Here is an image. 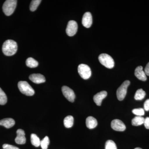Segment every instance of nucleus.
I'll list each match as a JSON object with an SVG mask.
<instances>
[{"mask_svg": "<svg viewBox=\"0 0 149 149\" xmlns=\"http://www.w3.org/2000/svg\"><path fill=\"white\" fill-rule=\"evenodd\" d=\"M17 50V44L14 40H6L3 44V52L6 56L13 55L16 53Z\"/></svg>", "mask_w": 149, "mask_h": 149, "instance_id": "f257e3e1", "label": "nucleus"}, {"mask_svg": "<svg viewBox=\"0 0 149 149\" xmlns=\"http://www.w3.org/2000/svg\"><path fill=\"white\" fill-rule=\"evenodd\" d=\"M17 1L7 0L4 3L3 6V10L7 16H10L13 13L16 7Z\"/></svg>", "mask_w": 149, "mask_h": 149, "instance_id": "f03ea898", "label": "nucleus"}, {"mask_svg": "<svg viewBox=\"0 0 149 149\" xmlns=\"http://www.w3.org/2000/svg\"><path fill=\"white\" fill-rule=\"evenodd\" d=\"M19 91L22 94L27 96H33L35 94V91L26 81H19L18 83Z\"/></svg>", "mask_w": 149, "mask_h": 149, "instance_id": "7ed1b4c3", "label": "nucleus"}, {"mask_svg": "<svg viewBox=\"0 0 149 149\" xmlns=\"http://www.w3.org/2000/svg\"><path fill=\"white\" fill-rule=\"evenodd\" d=\"M99 60L102 65L107 68L111 69L114 66V60L107 54H101L99 56Z\"/></svg>", "mask_w": 149, "mask_h": 149, "instance_id": "20e7f679", "label": "nucleus"}, {"mask_svg": "<svg viewBox=\"0 0 149 149\" xmlns=\"http://www.w3.org/2000/svg\"><path fill=\"white\" fill-rule=\"evenodd\" d=\"M130 84V81L125 80L117 89L116 95L119 101H122L125 98L127 93V89Z\"/></svg>", "mask_w": 149, "mask_h": 149, "instance_id": "39448f33", "label": "nucleus"}, {"mask_svg": "<svg viewBox=\"0 0 149 149\" xmlns=\"http://www.w3.org/2000/svg\"><path fill=\"white\" fill-rule=\"evenodd\" d=\"M78 72L80 76L85 80H87L91 77L92 72L90 67L87 65L81 64L78 67Z\"/></svg>", "mask_w": 149, "mask_h": 149, "instance_id": "423d86ee", "label": "nucleus"}, {"mask_svg": "<svg viewBox=\"0 0 149 149\" xmlns=\"http://www.w3.org/2000/svg\"><path fill=\"white\" fill-rule=\"evenodd\" d=\"M78 26L76 22L70 20L68 22L66 29L67 34L70 37L74 36L77 33Z\"/></svg>", "mask_w": 149, "mask_h": 149, "instance_id": "0eeeda50", "label": "nucleus"}, {"mask_svg": "<svg viewBox=\"0 0 149 149\" xmlns=\"http://www.w3.org/2000/svg\"><path fill=\"white\" fill-rule=\"evenodd\" d=\"M62 92L64 97L69 102H73L75 98V95L74 91L69 87L66 86H63L62 88Z\"/></svg>", "mask_w": 149, "mask_h": 149, "instance_id": "6e6552de", "label": "nucleus"}, {"mask_svg": "<svg viewBox=\"0 0 149 149\" xmlns=\"http://www.w3.org/2000/svg\"><path fill=\"white\" fill-rule=\"evenodd\" d=\"M111 127L113 129L118 131H123L126 129L125 124L119 119L113 120L111 123Z\"/></svg>", "mask_w": 149, "mask_h": 149, "instance_id": "1a4fd4ad", "label": "nucleus"}, {"mask_svg": "<svg viewBox=\"0 0 149 149\" xmlns=\"http://www.w3.org/2000/svg\"><path fill=\"white\" fill-rule=\"evenodd\" d=\"M93 23V18L91 13L86 12L83 15L82 19V24L86 28L91 27Z\"/></svg>", "mask_w": 149, "mask_h": 149, "instance_id": "9d476101", "label": "nucleus"}, {"mask_svg": "<svg viewBox=\"0 0 149 149\" xmlns=\"http://www.w3.org/2000/svg\"><path fill=\"white\" fill-rule=\"evenodd\" d=\"M17 136L15 139V143L19 145L25 144L26 143V139L24 130L21 129H18L17 131Z\"/></svg>", "mask_w": 149, "mask_h": 149, "instance_id": "9b49d317", "label": "nucleus"}, {"mask_svg": "<svg viewBox=\"0 0 149 149\" xmlns=\"http://www.w3.org/2000/svg\"><path fill=\"white\" fill-rule=\"evenodd\" d=\"M29 80L36 84L45 83L46 81L45 77L41 74H32L29 76Z\"/></svg>", "mask_w": 149, "mask_h": 149, "instance_id": "f8f14e48", "label": "nucleus"}, {"mask_svg": "<svg viewBox=\"0 0 149 149\" xmlns=\"http://www.w3.org/2000/svg\"><path fill=\"white\" fill-rule=\"evenodd\" d=\"M107 95L106 91H102L97 93L93 97V100L97 106L101 105L102 101Z\"/></svg>", "mask_w": 149, "mask_h": 149, "instance_id": "ddd939ff", "label": "nucleus"}, {"mask_svg": "<svg viewBox=\"0 0 149 149\" xmlns=\"http://www.w3.org/2000/svg\"><path fill=\"white\" fill-rule=\"evenodd\" d=\"M135 75L139 80L143 81H146L147 80L146 75L143 70V67L142 66L136 68L135 71Z\"/></svg>", "mask_w": 149, "mask_h": 149, "instance_id": "4468645a", "label": "nucleus"}, {"mask_svg": "<svg viewBox=\"0 0 149 149\" xmlns=\"http://www.w3.org/2000/svg\"><path fill=\"white\" fill-rule=\"evenodd\" d=\"M15 124V121L12 118H6L0 120V125L7 128L12 127Z\"/></svg>", "mask_w": 149, "mask_h": 149, "instance_id": "2eb2a0df", "label": "nucleus"}, {"mask_svg": "<svg viewBox=\"0 0 149 149\" xmlns=\"http://www.w3.org/2000/svg\"><path fill=\"white\" fill-rule=\"evenodd\" d=\"M86 124L89 129H93L97 125V119L93 116H89L86 118Z\"/></svg>", "mask_w": 149, "mask_h": 149, "instance_id": "dca6fc26", "label": "nucleus"}, {"mask_svg": "<svg viewBox=\"0 0 149 149\" xmlns=\"http://www.w3.org/2000/svg\"><path fill=\"white\" fill-rule=\"evenodd\" d=\"M74 118L72 116H68L64 118V125L67 128H70L72 127L73 125Z\"/></svg>", "mask_w": 149, "mask_h": 149, "instance_id": "f3484780", "label": "nucleus"}, {"mask_svg": "<svg viewBox=\"0 0 149 149\" xmlns=\"http://www.w3.org/2000/svg\"><path fill=\"white\" fill-rule=\"evenodd\" d=\"M145 118L141 116H136L132 120V125L134 126H139L144 124Z\"/></svg>", "mask_w": 149, "mask_h": 149, "instance_id": "a211bd4d", "label": "nucleus"}, {"mask_svg": "<svg viewBox=\"0 0 149 149\" xmlns=\"http://www.w3.org/2000/svg\"><path fill=\"white\" fill-rule=\"evenodd\" d=\"M26 64L28 67L30 68H35L38 66L39 63L37 61L35 60V59L29 57L26 60Z\"/></svg>", "mask_w": 149, "mask_h": 149, "instance_id": "6ab92c4d", "label": "nucleus"}, {"mask_svg": "<svg viewBox=\"0 0 149 149\" xmlns=\"http://www.w3.org/2000/svg\"><path fill=\"white\" fill-rule=\"evenodd\" d=\"M146 95V92L143 89H139L136 91L134 98L136 100H141L144 98Z\"/></svg>", "mask_w": 149, "mask_h": 149, "instance_id": "aec40b11", "label": "nucleus"}, {"mask_svg": "<svg viewBox=\"0 0 149 149\" xmlns=\"http://www.w3.org/2000/svg\"><path fill=\"white\" fill-rule=\"evenodd\" d=\"M31 141L32 145L36 147H38L40 146V138L36 134H32L31 135Z\"/></svg>", "mask_w": 149, "mask_h": 149, "instance_id": "412c9836", "label": "nucleus"}, {"mask_svg": "<svg viewBox=\"0 0 149 149\" xmlns=\"http://www.w3.org/2000/svg\"><path fill=\"white\" fill-rule=\"evenodd\" d=\"M7 102V97L5 93L0 88V105L5 104Z\"/></svg>", "mask_w": 149, "mask_h": 149, "instance_id": "4be33fe9", "label": "nucleus"}, {"mask_svg": "<svg viewBox=\"0 0 149 149\" xmlns=\"http://www.w3.org/2000/svg\"><path fill=\"white\" fill-rule=\"evenodd\" d=\"M41 1H41V0H33V1H32L31 4H30V7H29L30 10L31 11H35V10H37V7L40 4Z\"/></svg>", "mask_w": 149, "mask_h": 149, "instance_id": "5701e85b", "label": "nucleus"}, {"mask_svg": "<svg viewBox=\"0 0 149 149\" xmlns=\"http://www.w3.org/2000/svg\"><path fill=\"white\" fill-rule=\"evenodd\" d=\"M49 143L50 141L49 137L48 136H46L42 141H41L40 146L42 149H47Z\"/></svg>", "mask_w": 149, "mask_h": 149, "instance_id": "b1692460", "label": "nucleus"}, {"mask_svg": "<svg viewBox=\"0 0 149 149\" xmlns=\"http://www.w3.org/2000/svg\"><path fill=\"white\" fill-rule=\"evenodd\" d=\"M105 149H117L116 144L114 141L112 140H108L105 144Z\"/></svg>", "mask_w": 149, "mask_h": 149, "instance_id": "393cba45", "label": "nucleus"}, {"mask_svg": "<svg viewBox=\"0 0 149 149\" xmlns=\"http://www.w3.org/2000/svg\"><path fill=\"white\" fill-rule=\"evenodd\" d=\"M132 112L133 114L136 115L137 116H143L145 114L144 109L143 108L135 109L133 110Z\"/></svg>", "mask_w": 149, "mask_h": 149, "instance_id": "a878e982", "label": "nucleus"}, {"mask_svg": "<svg viewBox=\"0 0 149 149\" xmlns=\"http://www.w3.org/2000/svg\"><path fill=\"white\" fill-rule=\"evenodd\" d=\"M3 149H19L17 147L7 144L3 145Z\"/></svg>", "mask_w": 149, "mask_h": 149, "instance_id": "bb28decb", "label": "nucleus"}, {"mask_svg": "<svg viewBox=\"0 0 149 149\" xmlns=\"http://www.w3.org/2000/svg\"><path fill=\"white\" fill-rule=\"evenodd\" d=\"M144 108L145 110L146 111H149V99H148L146 101L144 104Z\"/></svg>", "mask_w": 149, "mask_h": 149, "instance_id": "cd10ccee", "label": "nucleus"}, {"mask_svg": "<svg viewBox=\"0 0 149 149\" xmlns=\"http://www.w3.org/2000/svg\"><path fill=\"white\" fill-rule=\"evenodd\" d=\"M144 125L147 129H149V117H148L145 118L144 122Z\"/></svg>", "mask_w": 149, "mask_h": 149, "instance_id": "c85d7f7f", "label": "nucleus"}, {"mask_svg": "<svg viewBox=\"0 0 149 149\" xmlns=\"http://www.w3.org/2000/svg\"><path fill=\"white\" fill-rule=\"evenodd\" d=\"M145 72L146 75L149 76V62L147 64L145 68Z\"/></svg>", "mask_w": 149, "mask_h": 149, "instance_id": "c756f323", "label": "nucleus"}, {"mask_svg": "<svg viewBox=\"0 0 149 149\" xmlns=\"http://www.w3.org/2000/svg\"><path fill=\"white\" fill-rule=\"evenodd\" d=\"M134 149H142V148H135Z\"/></svg>", "mask_w": 149, "mask_h": 149, "instance_id": "7c9ffc66", "label": "nucleus"}]
</instances>
